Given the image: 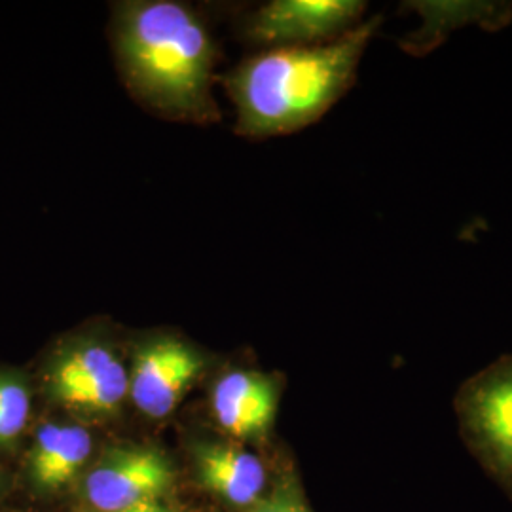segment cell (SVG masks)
<instances>
[{
	"label": "cell",
	"mask_w": 512,
	"mask_h": 512,
	"mask_svg": "<svg viewBox=\"0 0 512 512\" xmlns=\"http://www.w3.org/2000/svg\"><path fill=\"white\" fill-rule=\"evenodd\" d=\"M112 46L129 92L145 107L196 124L219 118L215 40L190 6L175 0L118 4Z\"/></svg>",
	"instance_id": "1"
},
{
	"label": "cell",
	"mask_w": 512,
	"mask_h": 512,
	"mask_svg": "<svg viewBox=\"0 0 512 512\" xmlns=\"http://www.w3.org/2000/svg\"><path fill=\"white\" fill-rule=\"evenodd\" d=\"M380 27L382 16H374L323 46L272 48L243 59L224 80L238 114L236 131L266 139L315 124L349 92Z\"/></svg>",
	"instance_id": "2"
},
{
	"label": "cell",
	"mask_w": 512,
	"mask_h": 512,
	"mask_svg": "<svg viewBox=\"0 0 512 512\" xmlns=\"http://www.w3.org/2000/svg\"><path fill=\"white\" fill-rule=\"evenodd\" d=\"M454 412L465 446L512 499V353L461 384Z\"/></svg>",
	"instance_id": "3"
},
{
	"label": "cell",
	"mask_w": 512,
	"mask_h": 512,
	"mask_svg": "<svg viewBox=\"0 0 512 512\" xmlns=\"http://www.w3.org/2000/svg\"><path fill=\"white\" fill-rule=\"evenodd\" d=\"M44 393L65 410L112 416L129 397V370L107 342L76 338L50 355Z\"/></svg>",
	"instance_id": "4"
},
{
	"label": "cell",
	"mask_w": 512,
	"mask_h": 512,
	"mask_svg": "<svg viewBox=\"0 0 512 512\" xmlns=\"http://www.w3.org/2000/svg\"><path fill=\"white\" fill-rule=\"evenodd\" d=\"M366 6L361 0H272L245 19L243 35L264 50L323 46L357 29Z\"/></svg>",
	"instance_id": "5"
},
{
	"label": "cell",
	"mask_w": 512,
	"mask_h": 512,
	"mask_svg": "<svg viewBox=\"0 0 512 512\" xmlns=\"http://www.w3.org/2000/svg\"><path fill=\"white\" fill-rule=\"evenodd\" d=\"M205 357L177 336H156L143 342L129 370V397L150 420H164L181 404L202 376Z\"/></svg>",
	"instance_id": "6"
},
{
	"label": "cell",
	"mask_w": 512,
	"mask_h": 512,
	"mask_svg": "<svg viewBox=\"0 0 512 512\" xmlns=\"http://www.w3.org/2000/svg\"><path fill=\"white\" fill-rule=\"evenodd\" d=\"M175 480L169 459L150 446L110 448L86 478V495L95 509L118 512L156 503Z\"/></svg>",
	"instance_id": "7"
},
{
	"label": "cell",
	"mask_w": 512,
	"mask_h": 512,
	"mask_svg": "<svg viewBox=\"0 0 512 512\" xmlns=\"http://www.w3.org/2000/svg\"><path fill=\"white\" fill-rule=\"evenodd\" d=\"M281 384L258 370H230L213 385L211 410L220 427L236 439H260L274 425Z\"/></svg>",
	"instance_id": "8"
},
{
	"label": "cell",
	"mask_w": 512,
	"mask_h": 512,
	"mask_svg": "<svg viewBox=\"0 0 512 512\" xmlns=\"http://www.w3.org/2000/svg\"><path fill=\"white\" fill-rule=\"evenodd\" d=\"M92 454V435L74 423H44L29 450L31 480L42 490L69 484Z\"/></svg>",
	"instance_id": "9"
},
{
	"label": "cell",
	"mask_w": 512,
	"mask_h": 512,
	"mask_svg": "<svg viewBox=\"0 0 512 512\" xmlns=\"http://www.w3.org/2000/svg\"><path fill=\"white\" fill-rule=\"evenodd\" d=\"M196 467L207 490L239 507H253L266 486L262 461L230 444H200Z\"/></svg>",
	"instance_id": "10"
},
{
	"label": "cell",
	"mask_w": 512,
	"mask_h": 512,
	"mask_svg": "<svg viewBox=\"0 0 512 512\" xmlns=\"http://www.w3.org/2000/svg\"><path fill=\"white\" fill-rule=\"evenodd\" d=\"M425 4H427V8L435 16H440V19L421 12L418 6L412 8L420 16L423 14L425 27L414 31L408 37V40L404 42V50H408V52H421V46L425 44V40L429 38L433 31H437V27L442 29V35H440V40H442L450 31L458 29L461 25H469L471 21H476V23H480V21L482 23H492V27H499V23L503 21V19L499 18V12H511L509 6L507 8H499V4H480V2H476V4H471V2H467V4L465 2H461V4H456V2H452V4L450 2L448 4L425 2ZM410 6H414V4H410Z\"/></svg>",
	"instance_id": "11"
},
{
	"label": "cell",
	"mask_w": 512,
	"mask_h": 512,
	"mask_svg": "<svg viewBox=\"0 0 512 512\" xmlns=\"http://www.w3.org/2000/svg\"><path fill=\"white\" fill-rule=\"evenodd\" d=\"M33 391L21 370L0 368V446L18 442L31 420Z\"/></svg>",
	"instance_id": "12"
},
{
	"label": "cell",
	"mask_w": 512,
	"mask_h": 512,
	"mask_svg": "<svg viewBox=\"0 0 512 512\" xmlns=\"http://www.w3.org/2000/svg\"><path fill=\"white\" fill-rule=\"evenodd\" d=\"M247 512H311L294 478H283L272 494L260 497Z\"/></svg>",
	"instance_id": "13"
},
{
	"label": "cell",
	"mask_w": 512,
	"mask_h": 512,
	"mask_svg": "<svg viewBox=\"0 0 512 512\" xmlns=\"http://www.w3.org/2000/svg\"><path fill=\"white\" fill-rule=\"evenodd\" d=\"M118 512H177L173 511L171 507H167V505H162L160 501H156V503H145V505H139V507H133V509H126V511H118Z\"/></svg>",
	"instance_id": "14"
}]
</instances>
